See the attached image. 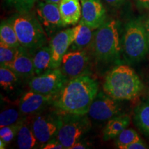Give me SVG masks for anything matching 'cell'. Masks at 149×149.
I'll use <instances>...</instances> for the list:
<instances>
[{
    "instance_id": "3",
    "label": "cell",
    "mask_w": 149,
    "mask_h": 149,
    "mask_svg": "<svg viewBox=\"0 0 149 149\" xmlns=\"http://www.w3.org/2000/svg\"><path fill=\"white\" fill-rule=\"evenodd\" d=\"M92 51L95 58L102 63L118 60L122 53L118 22L115 19L106 21L95 31Z\"/></svg>"
},
{
    "instance_id": "21",
    "label": "cell",
    "mask_w": 149,
    "mask_h": 149,
    "mask_svg": "<svg viewBox=\"0 0 149 149\" xmlns=\"http://www.w3.org/2000/svg\"><path fill=\"white\" fill-rule=\"evenodd\" d=\"M133 120L135 126L149 137V102L141 103L135 108Z\"/></svg>"
},
{
    "instance_id": "18",
    "label": "cell",
    "mask_w": 149,
    "mask_h": 149,
    "mask_svg": "<svg viewBox=\"0 0 149 149\" xmlns=\"http://www.w3.org/2000/svg\"><path fill=\"white\" fill-rule=\"evenodd\" d=\"M130 118L126 114H120L108 120L103 131V140L107 141L116 138L130 124Z\"/></svg>"
},
{
    "instance_id": "13",
    "label": "cell",
    "mask_w": 149,
    "mask_h": 149,
    "mask_svg": "<svg viewBox=\"0 0 149 149\" xmlns=\"http://www.w3.org/2000/svg\"><path fill=\"white\" fill-rule=\"evenodd\" d=\"M55 96L46 95L32 90L24 93L19 102V109L24 115L40 113L50 104H53Z\"/></svg>"
},
{
    "instance_id": "17",
    "label": "cell",
    "mask_w": 149,
    "mask_h": 149,
    "mask_svg": "<svg viewBox=\"0 0 149 149\" xmlns=\"http://www.w3.org/2000/svg\"><path fill=\"white\" fill-rule=\"evenodd\" d=\"M26 118L22 122L17 135V146L20 149L37 148V146L40 144V143L33 132L32 120L30 121Z\"/></svg>"
},
{
    "instance_id": "10",
    "label": "cell",
    "mask_w": 149,
    "mask_h": 149,
    "mask_svg": "<svg viewBox=\"0 0 149 149\" xmlns=\"http://www.w3.org/2000/svg\"><path fill=\"white\" fill-rule=\"evenodd\" d=\"M121 112L119 100L111 97L104 91H100L91 104L88 114L93 120L104 122L120 115Z\"/></svg>"
},
{
    "instance_id": "27",
    "label": "cell",
    "mask_w": 149,
    "mask_h": 149,
    "mask_svg": "<svg viewBox=\"0 0 149 149\" xmlns=\"http://www.w3.org/2000/svg\"><path fill=\"white\" fill-rule=\"evenodd\" d=\"M26 118V117L16 124H13V125L1 127L0 128V139H2L5 143H6V144H8L15 138V137L17 135L20 126Z\"/></svg>"
},
{
    "instance_id": "4",
    "label": "cell",
    "mask_w": 149,
    "mask_h": 149,
    "mask_svg": "<svg viewBox=\"0 0 149 149\" xmlns=\"http://www.w3.org/2000/svg\"><path fill=\"white\" fill-rule=\"evenodd\" d=\"M8 19L13 25L20 45L31 54L33 55L39 48L46 45L48 35L35 14L31 12L18 13Z\"/></svg>"
},
{
    "instance_id": "20",
    "label": "cell",
    "mask_w": 149,
    "mask_h": 149,
    "mask_svg": "<svg viewBox=\"0 0 149 149\" xmlns=\"http://www.w3.org/2000/svg\"><path fill=\"white\" fill-rule=\"evenodd\" d=\"M51 49L50 46H44L33 54V64L35 75H40L51 69Z\"/></svg>"
},
{
    "instance_id": "36",
    "label": "cell",
    "mask_w": 149,
    "mask_h": 149,
    "mask_svg": "<svg viewBox=\"0 0 149 149\" xmlns=\"http://www.w3.org/2000/svg\"><path fill=\"white\" fill-rule=\"evenodd\" d=\"M6 146V143H5L2 139H0V148L1 149H4Z\"/></svg>"
},
{
    "instance_id": "8",
    "label": "cell",
    "mask_w": 149,
    "mask_h": 149,
    "mask_svg": "<svg viewBox=\"0 0 149 149\" xmlns=\"http://www.w3.org/2000/svg\"><path fill=\"white\" fill-rule=\"evenodd\" d=\"M61 122L58 111L47 113H37L32 119V127L41 145L56 139Z\"/></svg>"
},
{
    "instance_id": "34",
    "label": "cell",
    "mask_w": 149,
    "mask_h": 149,
    "mask_svg": "<svg viewBox=\"0 0 149 149\" xmlns=\"http://www.w3.org/2000/svg\"><path fill=\"white\" fill-rule=\"evenodd\" d=\"M144 26H145V29H146V36H147V40H148V48H149V16L147 17L146 20L144 22Z\"/></svg>"
},
{
    "instance_id": "23",
    "label": "cell",
    "mask_w": 149,
    "mask_h": 149,
    "mask_svg": "<svg viewBox=\"0 0 149 149\" xmlns=\"http://www.w3.org/2000/svg\"><path fill=\"white\" fill-rule=\"evenodd\" d=\"M20 77L6 66H0V85L4 91H12L15 88Z\"/></svg>"
},
{
    "instance_id": "25",
    "label": "cell",
    "mask_w": 149,
    "mask_h": 149,
    "mask_svg": "<svg viewBox=\"0 0 149 149\" xmlns=\"http://www.w3.org/2000/svg\"><path fill=\"white\" fill-rule=\"evenodd\" d=\"M141 139L137 132L133 128H127L122 130L115 138V145L118 148L125 149V147Z\"/></svg>"
},
{
    "instance_id": "14",
    "label": "cell",
    "mask_w": 149,
    "mask_h": 149,
    "mask_svg": "<svg viewBox=\"0 0 149 149\" xmlns=\"http://www.w3.org/2000/svg\"><path fill=\"white\" fill-rule=\"evenodd\" d=\"M81 18L84 23L93 30H97L106 22L107 13L101 0H80Z\"/></svg>"
},
{
    "instance_id": "26",
    "label": "cell",
    "mask_w": 149,
    "mask_h": 149,
    "mask_svg": "<svg viewBox=\"0 0 149 149\" xmlns=\"http://www.w3.org/2000/svg\"><path fill=\"white\" fill-rule=\"evenodd\" d=\"M4 1L19 13H24L31 12L37 0H4Z\"/></svg>"
},
{
    "instance_id": "5",
    "label": "cell",
    "mask_w": 149,
    "mask_h": 149,
    "mask_svg": "<svg viewBox=\"0 0 149 149\" xmlns=\"http://www.w3.org/2000/svg\"><path fill=\"white\" fill-rule=\"evenodd\" d=\"M124 58L129 64L143 60L149 52L144 23L140 19L130 20L126 24L122 38Z\"/></svg>"
},
{
    "instance_id": "16",
    "label": "cell",
    "mask_w": 149,
    "mask_h": 149,
    "mask_svg": "<svg viewBox=\"0 0 149 149\" xmlns=\"http://www.w3.org/2000/svg\"><path fill=\"white\" fill-rule=\"evenodd\" d=\"M79 0H61L59 11L64 26L76 25L81 18V4Z\"/></svg>"
},
{
    "instance_id": "29",
    "label": "cell",
    "mask_w": 149,
    "mask_h": 149,
    "mask_svg": "<svg viewBox=\"0 0 149 149\" xmlns=\"http://www.w3.org/2000/svg\"><path fill=\"white\" fill-rule=\"evenodd\" d=\"M40 148L42 149H64L65 147L57 139L48 141L41 145Z\"/></svg>"
},
{
    "instance_id": "9",
    "label": "cell",
    "mask_w": 149,
    "mask_h": 149,
    "mask_svg": "<svg viewBox=\"0 0 149 149\" xmlns=\"http://www.w3.org/2000/svg\"><path fill=\"white\" fill-rule=\"evenodd\" d=\"M90 57L86 50L70 48L65 53L59 68L68 80L87 74Z\"/></svg>"
},
{
    "instance_id": "1",
    "label": "cell",
    "mask_w": 149,
    "mask_h": 149,
    "mask_svg": "<svg viewBox=\"0 0 149 149\" xmlns=\"http://www.w3.org/2000/svg\"><path fill=\"white\" fill-rule=\"evenodd\" d=\"M97 81L88 74L68 80L55 96L53 106L60 113L84 115L98 93Z\"/></svg>"
},
{
    "instance_id": "7",
    "label": "cell",
    "mask_w": 149,
    "mask_h": 149,
    "mask_svg": "<svg viewBox=\"0 0 149 149\" xmlns=\"http://www.w3.org/2000/svg\"><path fill=\"white\" fill-rule=\"evenodd\" d=\"M68 81L60 68H51L40 75L31 77L29 87L31 90L41 94L56 96Z\"/></svg>"
},
{
    "instance_id": "33",
    "label": "cell",
    "mask_w": 149,
    "mask_h": 149,
    "mask_svg": "<svg viewBox=\"0 0 149 149\" xmlns=\"http://www.w3.org/2000/svg\"><path fill=\"white\" fill-rule=\"evenodd\" d=\"M86 148V145L83 144L82 142H80V141H78L76 143H74V144L70 147V149H84Z\"/></svg>"
},
{
    "instance_id": "6",
    "label": "cell",
    "mask_w": 149,
    "mask_h": 149,
    "mask_svg": "<svg viewBox=\"0 0 149 149\" xmlns=\"http://www.w3.org/2000/svg\"><path fill=\"white\" fill-rule=\"evenodd\" d=\"M61 126L56 139L65 147L70 149L74 143L89 131L91 123L86 115H81L61 113Z\"/></svg>"
},
{
    "instance_id": "15",
    "label": "cell",
    "mask_w": 149,
    "mask_h": 149,
    "mask_svg": "<svg viewBox=\"0 0 149 149\" xmlns=\"http://www.w3.org/2000/svg\"><path fill=\"white\" fill-rule=\"evenodd\" d=\"M3 66H6L13 70L20 78L31 79L35 74L33 55L22 46L18 48L17 53L13 61Z\"/></svg>"
},
{
    "instance_id": "12",
    "label": "cell",
    "mask_w": 149,
    "mask_h": 149,
    "mask_svg": "<svg viewBox=\"0 0 149 149\" xmlns=\"http://www.w3.org/2000/svg\"><path fill=\"white\" fill-rule=\"evenodd\" d=\"M78 33V26L57 32L51 37L49 46L51 49V68H57L60 66L65 53L75 40Z\"/></svg>"
},
{
    "instance_id": "24",
    "label": "cell",
    "mask_w": 149,
    "mask_h": 149,
    "mask_svg": "<svg viewBox=\"0 0 149 149\" xmlns=\"http://www.w3.org/2000/svg\"><path fill=\"white\" fill-rule=\"evenodd\" d=\"M23 115L19 109L10 108L3 110L0 114V127L16 124L26 117H23Z\"/></svg>"
},
{
    "instance_id": "28",
    "label": "cell",
    "mask_w": 149,
    "mask_h": 149,
    "mask_svg": "<svg viewBox=\"0 0 149 149\" xmlns=\"http://www.w3.org/2000/svg\"><path fill=\"white\" fill-rule=\"evenodd\" d=\"M18 48L11 47L0 42V65H7L13 61Z\"/></svg>"
},
{
    "instance_id": "2",
    "label": "cell",
    "mask_w": 149,
    "mask_h": 149,
    "mask_svg": "<svg viewBox=\"0 0 149 149\" xmlns=\"http://www.w3.org/2000/svg\"><path fill=\"white\" fill-rule=\"evenodd\" d=\"M142 81L133 68L125 64L115 66L106 75L103 91L111 97L119 100H131L140 94Z\"/></svg>"
},
{
    "instance_id": "35",
    "label": "cell",
    "mask_w": 149,
    "mask_h": 149,
    "mask_svg": "<svg viewBox=\"0 0 149 149\" xmlns=\"http://www.w3.org/2000/svg\"><path fill=\"white\" fill-rule=\"evenodd\" d=\"M43 1H46V2L57 3V4H59V3H60V1H61V0H43Z\"/></svg>"
},
{
    "instance_id": "31",
    "label": "cell",
    "mask_w": 149,
    "mask_h": 149,
    "mask_svg": "<svg viewBox=\"0 0 149 149\" xmlns=\"http://www.w3.org/2000/svg\"><path fill=\"white\" fill-rule=\"evenodd\" d=\"M105 2L114 8H118L126 2V0H104Z\"/></svg>"
},
{
    "instance_id": "32",
    "label": "cell",
    "mask_w": 149,
    "mask_h": 149,
    "mask_svg": "<svg viewBox=\"0 0 149 149\" xmlns=\"http://www.w3.org/2000/svg\"><path fill=\"white\" fill-rule=\"evenodd\" d=\"M135 3L138 8L149 10V0H135Z\"/></svg>"
},
{
    "instance_id": "22",
    "label": "cell",
    "mask_w": 149,
    "mask_h": 149,
    "mask_svg": "<svg viewBox=\"0 0 149 149\" xmlns=\"http://www.w3.org/2000/svg\"><path fill=\"white\" fill-rule=\"evenodd\" d=\"M0 42L14 48L21 46L13 25L9 19L1 21L0 24Z\"/></svg>"
},
{
    "instance_id": "19",
    "label": "cell",
    "mask_w": 149,
    "mask_h": 149,
    "mask_svg": "<svg viewBox=\"0 0 149 149\" xmlns=\"http://www.w3.org/2000/svg\"><path fill=\"white\" fill-rule=\"evenodd\" d=\"M77 26L78 33L75 40L70 46V48L86 50V51L88 48H92L95 35V32L93 31V30L84 23L81 19Z\"/></svg>"
},
{
    "instance_id": "30",
    "label": "cell",
    "mask_w": 149,
    "mask_h": 149,
    "mask_svg": "<svg viewBox=\"0 0 149 149\" xmlns=\"http://www.w3.org/2000/svg\"><path fill=\"white\" fill-rule=\"evenodd\" d=\"M148 148L147 145L145 144L144 141L141 139H139V140L134 141L131 144H128V146L125 147V149H146Z\"/></svg>"
},
{
    "instance_id": "11",
    "label": "cell",
    "mask_w": 149,
    "mask_h": 149,
    "mask_svg": "<svg viewBox=\"0 0 149 149\" xmlns=\"http://www.w3.org/2000/svg\"><path fill=\"white\" fill-rule=\"evenodd\" d=\"M37 16L48 37H52L64 28L59 4L38 1L36 6Z\"/></svg>"
}]
</instances>
